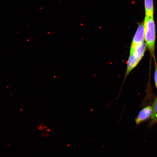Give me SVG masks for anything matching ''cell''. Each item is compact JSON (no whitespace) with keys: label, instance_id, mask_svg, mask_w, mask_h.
<instances>
[{"label":"cell","instance_id":"1","mask_svg":"<svg viewBox=\"0 0 157 157\" xmlns=\"http://www.w3.org/2000/svg\"><path fill=\"white\" fill-rule=\"evenodd\" d=\"M145 29V40L151 56L155 57V44L156 29L154 17H145L144 21Z\"/></svg>","mask_w":157,"mask_h":157},{"label":"cell","instance_id":"2","mask_svg":"<svg viewBox=\"0 0 157 157\" xmlns=\"http://www.w3.org/2000/svg\"><path fill=\"white\" fill-rule=\"evenodd\" d=\"M147 48L146 43L144 42L142 44L137 45L135 47L133 52L129 54L125 78H126L131 72L136 67L140 60L142 59L144 56Z\"/></svg>","mask_w":157,"mask_h":157},{"label":"cell","instance_id":"3","mask_svg":"<svg viewBox=\"0 0 157 157\" xmlns=\"http://www.w3.org/2000/svg\"><path fill=\"white\" fill-rule=\"evenodd\" d=\"M145 29L144 22L140 23L137 27L136 33L131 45L130 53L133 52L135 47L144 42Z\"/></svg>","mask_w":157,"mask_h":157},{"label":"cell","instance_id":"4","mask_svg":"<svg viewBox=\"0 0 157 157\" xmlns=\"http://www.w3.org/2000/svg\"><path fill=\"white\" fill-rule=\"evenodd\" d=\"M153 109L152 106L148 105L143 108L139 112L138 115L135 118L136 124L138 125L151 119L152 116Z\"/></svg>","mask_w":157,"mask_h":157},{"label":"cell","instance_id":"5","mask_svg":"<svg viewBox=\"0 0 157 157\" xmlns=\"http://www.w3.org/2000/svg\"><path fill=\"white\" fill-rule=\"evenodd\" d=\"M146 17H154V5L153 0H144Z\"/></svg>","mask_w":157,"mask_h":157},{"label":"cell","instance_id":"6","mask_svg":"<svg viewBox=\"0 0 157 157\" xmlns=\"http://www.w3.org/2000/svg\"><path fill=\"white\" fill-rule=\"evenodd\" d=\"M153 113L151 118V124L157 123V97L153 102L152 105Z\"/></svg>","mask_w":157,"mask_h":157},{"label":"cell","instance_id":"7","mask_svg":"<svg viewBox=\"0 0 157 157\" xmlns=\"http://www.w3.org/2000/svg\"><path fill=\"white\" fill-rule=\"evenodd\" d=\"M155 71L154 74L155 83L157 90V64L156 62L155 59Z\"/></svg>","mask_w":157,"mask_h":157}]
</instances>
